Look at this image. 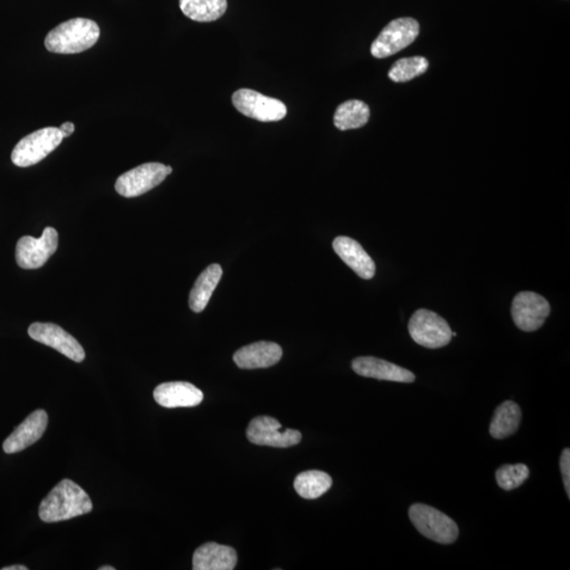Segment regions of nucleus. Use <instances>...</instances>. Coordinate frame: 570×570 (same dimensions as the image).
Instances as JSON below:
<instances>
[{"label":"nucleus","mask_w":570,"mask_h":570,"mask_svg":"<svg viewBox=\"0 0 570 570\" xmlns=\"http://www.w3.org/2000/svg\"><path fill=\"white\" fill-rule=\"evenodd\" d=\"M251 444L289 448L302 441L303 435L293 429H282L280 422L271 416H258L249 422L247 430Z\"/></svg>","instance_id":"obj_10"},{"label":"nucleus","mask_w":570,"mask_h":570,"mask_svg":"<svg viewBox=\"0 0 570 570\" xmlns=\"http://www.w3.org/2000/svg\"><path fill=\"white\" fill-rule=\"evenodd\" d=\"M370 115V108L363 101H347L336 109L334 125L341 131L358 130L366 125Z\"/></svg>","instance_id":"obj_21"},{"label":"nucleus","mask_w":570,"mask_h":570,"mask_svg":"<svg viewBox=\"0 0 570 570\" xmlns=\"http://www.w3.org/2000/svg\"><path fill=\"white\" fill-rule=\"evenodd\" d=\"M2 569L3 570H28V567L23 566V565H14V566L4 567Z\"/></svg>","instance_id":"obj_28"},{"label":"nucleus","mask_w":570,"mask_h":570,"mask_svg":"<svg viewBox=\"0 0 570 570\" xmlns=\"http://www.w3.org/2000/svg\"><path fill=\"white\" fill-rule=\"evenodd\" d=\"M92 502L85 490L71 480L60 481L41 501L40 518L46 523L61 522L92 511Z\"/></svg>","instance_id":"obj_1"},{"label":"nucleus","mask_w":570,"mask_h":570,"mask_svg":"<svg viewBox=\"0 0 570 570\" xmlns=\"http://www.w3.org/2000/svg\"><path fill=\"white\" fill-rule=\"evenodd\" d=\"M171 173H173V168L165 167L161 163L140 165L118 177L115 190L124 198L139 197L160 185Z\"/></svg>","instance_id":"obj_6"},{"label":"nucleus","mask_w":570,"mask_h":570,"mask_svg":"<svg viewBox=\"0 0 570 570\" xmlns=\"http://www.w3.org/2000/svg\"><path fill=\"white\" fill-rule=\"evenodd\" d=\"M75 124L70 122H64V124L59 127L61 136H63L64 139L69 138L71 134L75 132Z\"/></svg>","instance_id":"obj_27"},{"label":"nucleus","mask_w":570,"mask_h":570,"mask_svg":"<svg viewBox=\"0 0 570 570\" xmlns=\"http://www.w3.org/2000/svg\"><path fill=\"white\" fill-rule=\"evenodd\" d=\"M549 314V303L537 293L520 292L513 299L512 320L524 332H535L542 328Z\"/></svg>","instance_id":"obj_11"},{"label":"nucleus","mask_w":570,"mask_h":570,"mask_svg":"<svg viewBox=\"0 0 570 570\" xmlns=\"http://www.w3.org/2000/svg\"><path fill=\"white\" fill-rule=\"evenodd\" d=\"M408 330L411 339L428 348H444L452 339L448 322L437 312L425 309L414 312L409 321Z\"/></svg>","instance_id":"obj_5"},{"label":"nucleus","mask_w":570,"mask_h":570,"mask_svg":"<svg viewBox=\"0 0 570 570\" xmlns=\"http://www.w3.org/2000/svg\"><path fill=\"white\" fill-rule=\"evenodd\" d=\"M59 247V234L53 228H46L41 238L24 236L16 245L15 258L18 267L36 269L44 267Z\"/></svg>","instance_id":"obj_9"},{"label":"nucleus","mask_w":570,"mask_h":570,"mask_svg":"<svg viewBox=\"0 0 570 570\" xmlns=\"http://www.w3.org/2000/svg\"><path fill=\"white\" fill-rule=\"evenodd\" d=\"M409 517L415 529L429 540L444 545L457 540L459 530L455 520L431 506L412 505L409 510Z\"/></svg>","instance_id":"obj_3"},{"label":"nucleus","mask_w":570,"mask_h":570,"mask_svg":"<svg viewBox=\"0 0 570 570\" xmlns=\"http://www.w3.org/2000/svg\"><path fill=\"white\" fill-rule=\"evenodd\" d=\"M97 23L87 18H73L59 24L46 36L48 51L58 54H76L88 50L100 39Z\"/></svg>","instance_id":"obj_2"},{"label":"nucleus","mask_w":570,"mask_h":570,"mask_svg":"<svg viewBox=\"0 0 570 570\" xmlns=\"http://www.w3.org/2000/svg\"><path fill=\"white\" fill-rule=\"evenodd\" d=\"M560 469L568 498H570V450L564 449L560 458Z\"/></svg>","instance_id":"obj_26"},{"label":"nucleus","mask_w":570,"mask_h":570,"mask_svg":"<svg viewBox=\"0 0 570 570\" xmlns=\"http://www.w3.org/2000/svg\"><path fill=\"white\" fill-rule=\"evenodd\" d=\"M352 367L355 373L364 377L403 384L415 382L412 372L376 357H366L354 359Z\"/></svg>","instance_id":"obj_15"},{"label":"nucleus","mask_w":570,"mask_h":570,"mask_svg":"<svg viewBox=\"0 0 570 570\" xmlns=\"http://www.w3.org/2000/svg\"><path fill=\"white\" fill-rule=\"evenodd\" d=\"M457 334L456 332H452V337H456Z\"/></svg>","instance_id":"obj_30"},{"label":"nucleus","mask_w":570,"mask_h":570,"mask_svg":"<svg viewBox=\"0 0 570 570\" xmlns=\"http://www.w3.org/2000/svg\"><path fill=\"white\" fill-rule=\"evenodd\" d=\"M332 484V477L326 472L310 470L302 472L296 476L294 487L302 498L315 500L328 493Z\"/></svg>","instance_id":"obj_23"},{"label":"nucleus","mask_w":570,"mask_h":570,"mask_svg":"<svg viewBox=\"0 0 570 570\" xmlns=\"http://www.w3.org/2000/svg\"><path fill=\"white\" fill-rule=\"evenodd\" d=\"M48 426L45 410H36L5 440L4 451L8 455L21 452L39 441Z\"/></svg>","instance_id":"obj_13"},{"label":"nucleus","mask_w":570,"mask_h":570,"mask_svg":"<svg viewBox=\"0 0 570 570\" xmlns=\"http://www.w3.org/2000/svg\"><path fill=\"white\" fill-rule=\"evenodd\" d=\"M100 570H115L113 566H103L99 568Z\"/></svg>","instance_id":"obj_29"},{"label":"nucleus","mask_w":570,"mask_h":570,"mask_svg":"<svg viewBox=\"0 0 570 570\" xmlns=\"http://www.w3.org/2000/svg\"><path fill=\"white\" fill-rule=\"evenodd\" d=\"M419 34L420 23L413 18H398L392 21L373 41L371 53L376 59L392 57L412 44Z\"/></svg>","instance_id":"obj_7"},{"label":"nucleus","mask_w":570,"mask_h":570,"mask_svg":"<svg viewBox=\"0 0 570 570\" xmlns=\"http://www.w3.org/2000/svg\"><path fill=\"white\" fill-rule=\"evenodd\" d=\"M529 475V468L524 464L504 465L496 470L495 479L502 489L511 492L522 486Z\"/></svg>","instance_id":"obj_25"},{"label":"nucleus","mask_w":570,"mask_h":570,"mask_svg":"<svg viewBox=\"0 0 570 570\" xmlns=\"http://www.w3.org/2000/svg\"><path fill=\"white\" fill-rule=\"evenodd\" d=\"M155 401L164 408H188L204 402V392L193 384L173 382L158 385L153 391Z\"/></svg>","instance_id":"obj_14"},{"label":"nucleus","mask_w":570,"mask_h":570,"mask_svg":"<svg viewBox=\"0 0 570 570\" xmlns=\"http://www.w3.org/2000/svg\"><path fill=\"white\" fill-rule=\"evenodd\" d=\"M281 357V347L268 341L251 343L234 354L235 364L244 370L265 369L278 364Z\"/></svg>","instance_id":"obj_16"},{"label":"nucleus","mask_w":570,"mask_h":570,"mask_svg":"<svg viewBox=\"0 0 570 570\" xmlns=\"http://www.w3.org/2000/svg\"><path fill=\"white\" fill-rule=\"evenodd\" d=\"M429 61L422 57L407 58L397 60L389 71L391 81L395 83L409 82L427 71Z\"/></svg>","instance_id":"obj_24"},{"label":"nucleus","mask_w":570,"mask_h":570,"mask_svg":"<svg viewBox=\"0 0 570 570\" xmlns=\"http://www.w3.org/2000/svg\"><path fill=\"white\" fill-rule=\"evenodd\" d=\"M222 267L219 265H212L202 273L189 294V308L195 312H204L216 290L221 278H222Z\"/></svg>","instance_id":"obj_19"},{"label":"nucleus","mask_w":570,"mask_h":570,"mask_svg":"<svg viewBox=\"0 0 570 570\" xmlns=\"http://www.w3.org/2000/svg\"><path fill=\"white\" fill-rule=\"evenodd\" d=\"M180 9L190 20L211 23L225 14L228 0H180Z\"/></svg>","instance_id":"obj_22"},{"label":"nucleus","mask_w":570,"mask_h":570,"mask_svg":"<svg viewBox=\"0 0 570 570\" xmlns=\"http://www.w3.org/2000/svg\"><path fill=\"white\" fill-rule=\"evenodd\" d=\"M231 100L239 113L263 122L284 120L287 113L285 103L251 89L237 90Z\"/></svg>","instance_id":"obj_8"},{"label":"nucleus","mask_w":570,"mask_h":570,"mask_svg":"<svg viewBox=\"0 0 570 570\" xmlns=\"http://www.w3.org/2000/svg\"><path fill=\"white\" fill-rule=\"evenodd\" d=\"M59 128L46 127L30 133L17 143L11 160L18 167H30L44 160L63 142Z\"/></svg>","instance_id":"obj_4"},{"label":"nucleus","mask_w":570,"mask_h":570,"mask_svg":"<svg viewBox=\"0 0 570 570\" xmlns=\"http://www.w3.org/2000/svg\"><path fill=\"white\" fill-rule=\"evenodd\" d=\"M335 253L348 267H350L360 278L369 280L375 276L376 266L363 247L354 239L340 236L333 242Z\"/></svg>","instance_id":"obj_17"},{"label":"nucleus","mask_w":570,"mask_h":570,"mask_svg":"<svg viewBox=\"0 0 570 570\" xmlns=\"http://www.w3.org/2000/svg\"><path fill=\"white\" fill-rule=\"evenodd\" d=\"M28 334L33 340L55 348L76 363H82L86 357L81 343L58 324L32 323L28 329Z\"/></svg>","instance_id":"obj_12"},{"label":"nucleus","mask_w":570,"mask_h":570,"mask_svg":"<svg viewBox=\"0 0 570 570\" xmlns=\"http://www.w3.org/2000/svg\"><path fill=\"white\" fill-rule=\"evenodd\" d=\"M520 421H522V411L519 404L511 401L502 403L494 411L489 428L490 434L495 439L511 437L518 431Z\"/></svg>","instance_id":"obj_20"},{"label":"nucleus","mask_w":570,"mask_h":570,"mask_svg":"<svg viewBox=\"0 0 570 570\" xmlns=\"http://www.w3.org/2000/svg\"><path fill=\"white\" fill-rule=\"evenodd\" d=\"M236 550L225 545L210 542L195 551L194 570H232L237 565Z\"/></svg>","instance_id":"obj_18"}]
</instances>
